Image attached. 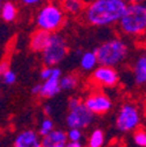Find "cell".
Segmentation results:
<instances>
[{
    "label": "cell",
    "instance_id": "obj_13",
    "mask_svg": "<svg viewBox=\"0 0 146 147\" xmlns=\"http://www.w3.org/2000/svg\"><path fill=\"white\" fill-rule=\"evenodd\" d=\"M50 36H51L50 32L39 28L36 32L33 33L32 38H30V41H29L30 49L35 53H42L50 40Z\"/></svg>",
    "mask_w": 146,
    "mask_h": 147
},
{
    "label": "cell",
    "instance_id": "obj_27",
    "mask_svg": "<svg viewBox=\"0 0 146 147\" xmlns=\"http://www.w3.org/2000/svg\"><path fill=\"white\" fill-rule=\"evenodd\" d=\"M66 147H82V145L80 144V141H68Z\"/></svg>",
    "mask_w": 146,
    "mask_h": 147
},
{
    "label": "cell",
    "instance_id": "obj_18",
    "mask_svg": "<svg viewBox=\"0 0 146 147\" xmlns=\"http://www.w3.org/2000/svg\"><path fill=\"white\" fill-rule=\"evenodd\" d=\"M77 83H78V80H77V77L75 75H67V76L61 77V80H60V84H61L62 90H72V89H75Z\"/></svg>",
    "mask_w": 146,
    "mask_h": 147
},
{
    "label": "cell",
    "instance_id": "obj_24",
    "mask_svg": "<svg viewBox=\"0 0 146 147\" xmlns=\"http://www.w3.org/2000/svg\"><path fill=\"white\" fill-rule=\"evenodd\" d=\"M53 70H54V67H49V65H46L42 70H41V74H40V76L43 81H47L48 78H50L51 76V74H53Z\"/></svg>",
    "mask_w": 146,
    "mask_h": 147
},
{
    "label": "cell",
    "instance_id": "obj_19",
    "mask_svg": "<svg viewBox=\"0 0 146 147\" xmlns=\"http://www.w3.org/2000/svg\"><path fill=\"white\" fill-rule=\"evenodd\" d=\"M104 142V134L101 130H95L90 136L89 139V146H93V147H102Z\"/></svg>",
    "mask_w": 146,
    "mask_h": 147
},
{
    "label": "cell",
    "instance_id": "obj_12",
    "mask_svg": "<svg viewBox=\"0 0 146 147\" xmlns=\"http://www.w3.org/2000/svg\"><path fill=\"white\" fill-rule=\"evenodd\" d=\"M39 133L32 130L24 131L18 134L14 140V147H42Z\"/></svg>",
    "mask_w": 146,
    "mask_h": 147
},
{
    "label": "cell",
    "instance_id": "obj_10",
    "mask_svg": "<svg viewBox=\"0 0 146 147\" xmlns=\"http://www.w3.org/2000/svg\"><path fill=\"white\" fill-rule=\"evenodd\" d=\"M60 80H61V70L59 68L54 67L50 78L45 81V83L42 84L41 92L39 96H41L43 98H51L54 96H56L62 90L61 84H60Z\"/></svg>",
    "mask_w": 146,
    "mask_h": 147
},
{
    "label": "cell",
    "instance_id": "obj_17",
    "mask_svg": "<svg viewBox=\"0 0 146 147\" xmlns=\"http://www.w3.org/2000/svg\"><path fill=\"white\" fill-rule=\"evenodd\" d=\"M62 7L64 12L70 14H78L84 11V5L82 0H63Z\"/></svg>",
    "mask_w": 146,
    "mask_h": 147
},
{
    "label": "cell",
    "instance_id": "obj_6",
    "mask_svg": "<svg viewBox=\"0 0 146 147\" xmlns=\"http://www.w3.org/2000/svg\"><path fill=\"white\" fill-rule=\"evenodd\" d=\"M67 53H68V45L66 39L57 33H51L48 45L41 53L42 61L45 65L55 67L63 61Z\"/></svg>",
    "mask_w": 146,
    "mask_h": 147
},
{
    "label": "cell",
    "instance_id": "obj_16",
    "mask_svg": "<svg viewBox=\"0 0 146 147\" xmlns=\"http://www.w3.org/2000/svg\"><path fill=\"white\" fill-rule=\"evenodd\" d=\"M81 67L83 70H93L95 69L96 64L98 63V59H97V54L95 50L93 51H85L81 55Z\"/></svg>",
    "mask_w": 146,
    "mask_h": 147
},
{
    "label": "cell",
    "instance_id": "obj_8",
    "mask_svg": "<svg viewBox=\"0 0 146 147\" xmlns=\"http://www.w3.org/2000/svg\"><path fill=\"white\" fill-rule=\"evenodd\" d=\"M93 78L95 82H97L101 85L114 86L118 82V74L114 69V67L99 64V67L94 69Z\"/></svg>",
    "mask_w": 146,
    "mask_h": 147
},
{
    "label": "cell",
    "instance_id": "obj_23",
    "mask_svg": "<svg viewBox=\"0 0 146 147\" xmlns=\"http://www.w3.org/2000/svg\"><path fill=\"white\" fill-rule=\"evenodd\" d=\"M81 137H82V133L80 128H70L68 132V139L70 141H80Z\"/></svg>",
    "mask_w": 146,
    "mask_h": 147
},
{
    "label": "cell",
    "instance_id": "obj_29",
    "mask_svg": "<svg viewBox=\"0 0 146 147\" xmlns=\"http://www.w3.org/2000/svg\"><path fill=\"white\" fill-rule=\"evenodd\" d=\"M43 112H45V115H46L47 117L50 116L51 110H50V106H49V105H45V107H43Z\"/></svg>",
    "mask_w": 146,
    "mask_h": 147
},
{
    "label": "cell",
    "instance_id": "obj_7",
    "mask_svg": "<svg viewBox=\"0 0 146 147\" xmlns=\"http://www.w3.org/2000/svg\"><path fill=\"white\" fill-rule=\"evenodd\" d=\"M140 116L136 106L132 104H125L120 107L117 119L116 127L120 132H130L139 125Z\"/></svg>",
    "mask_w": 146,
    "mask_h": 147
},
{
    "label": "cell",
    "instance_id": "obj_4",
    "mask_svg": "<svg viewBox=\"0 0 146 147\" xmlns=\"http://www.w3.org/2000/svg\"><path fill=\"white\" fill-rule=\"evenodd\" d=\"M64 19V9H62L56 4H47L36 14L35 22L38 28L55 33L62 27Z\"/></svg>",
    "mask_w": 146,
    "mask_h": 147
},
{
    "label": "cell",
    "instance_id": "obj_25",
    "mask_svg": "<svg viewBox=\"0 0 146 147\" xmlns=\"http://www.w3.org/2000/svg\"><path fill=\"white\" fill-rule=\"evenodd\" d=\"M41 88H42V84H36L32 88V94L33 95H40L41 92Z\"/></svg>",
    "mask_w": 146,
    "mask_h": 147
},
{
    "label": "cell",
    "instance_id": "obj_28",
    "mask_svg": "<svg viewBox=\"0 0 146 147\" xmlns=\"http://www.w3.org/2000/svg\"><path fill=\"white\" fill-rule=\"evenodd\" d=\"M7 70H8V64L6 62H3L1 65H0V71H1V75H3L4 72H6Z\"/></svg>",
    "mask_w": 146,
    "mask_h": 147
},
{
    "label": "cell",
    "instance_id": "obj_20",
    "mask_svg": "<svg viewBox=\"0 0 146 147\" xmlns=\"http://www.w3.org/2000/svg\"><path fill=\"white\" fill-rule=\"evenodd\" d=\"M51 131H54V123L51 119H49L48 117L45 118L40 125V130H39V134L41 137H45L47 134H49Z\"/></svg>",
    "mask_w": 146,
    "mask_h": 147
},
{
    "label": "cell",
    "instance_id": "obj_31",
    "mask_svg": "<svg viewBox=\"0 0 146 147\" xmlns=\"http://www.w3.org/2000/svg\"><path fill=\"white\" fill-rule=\"evenodd\" d=\"M89 147H93V146H89Z\"/></svg>",
    "mask_w": 146,
    "mask_h": 147
},
{
    "label": "cell",
    "instance_id": "obj_26",
    "mask_svg": "<svg viewBox=\"0 0 146 147\" xmlns=\"http://www.w3.org/2000/svg\"><path fill=\"white\" fill-rule=\"evenodd\" d=\"M41 0H21V3L24 5H27V6H33V5H36L39 4Z\"/></svg>",
    "mask_w": 146,
    "mask_h": 147
},
{
    "label": "cell",
    "instance_id": "obj_5",
    "mask_svg": "<svg viewBox=\"0 0 146 147\" xmlns=\"http://www.w3.org/2000/svg\"><path fill=\"white\" fill-rule=\"evenodd\" d=\"M67 126L69 128H85L94 120V113L78 98H70L68 103Z\"/></svg>",
    "mask_w": 146,
    "mask_h": 147
},
{
    "label": "cell",
    "instance_id": "obj_2",
    "mask_svg": "<svg viewBox=\"0 0 146 147\" xmlns=\"http://www.w3.org/2000/svg\"><path fill=\"white\" fill-rule=\"evenodd\" d=\"M118 26L124 34L130 36H138L146 33V4H127Z\"/></svg>",
    "mask_w": 146,
    "mask_h": 147
},
{
    "label": "cell",
    "instance_id": "obj_21",
    "mask_svg": "<svg viewBox=\"0 0 146 147\" xmlns=\"http://www.w3.org/2000/svg\"><path fill=\"white\" fill-rule=\"evenodd\" d=\"M133 140L135 142L140 146V147H146V132L139 130V131H136L135 132V136H133Z\"/></svg>",
    "mask_w": 146,
    "mask_h": 147
},
{
    "label": "cell",
    "instance_id": "obj_11",
    "mask_svg": "<svg viewBox=\"0 0 146 147\" xmlns=\"http://www.w3.org/2000/svg\"><path fill=\"white\" fill-rule=\"evenodd\" d=\"M68 141V133L61 130H54L41 138L42 147H66Z\"/></svg>",
    "mask_w": 146,
    "mask_h": 147
},
{
    "label": "cell",
    "instance_id": "obj_3",
    "mask_svg": "<svg viewBox=\"0 0 146 147\" xmlns=\"http://www.w3.org/2000/svg\"><path fill=\"white\" fill-rule=\"evenodd\" d=\"M98 63L102 65L115 67L119 64L127 55V45L122 39H111L103 42L95 49Z\"/></svg>",
    "mask_w": 146,
    "mask_h": 147
},
{
    "label": "cell",
    "instance_id": "obj_1",
    "mask_svg": "<svg viewBox=\"0 0 146 147\" xmlns=\"http://www.w3.org/2000/svg\"><path fill=\"white\" fill-rule=\"evenodd\" d=\"M126 6L125 0H93L84 7V19L91 26H111L119 22Z\"/></svg>",
    "mask_w": 146,
    "mask_h": 147
},
{
    "label": "cell",
    "instance_id": "obj_22",
    "mask_svg": "<svg viewBox=\"0 0 146 147\" xmlns=\"http://www.w3.org/2000/svg\"><path fill=\"white\" fill-rule=\"evenodd\" d=\"M3 78H4V83L5 84H8V85H12L15 83L16 81V75H15V72H13L12 70H7L6 72L3 74Z\"/></svg>",
    "mask_w": 146,
    "mask_h": 147
},
{
    "label": "cell",
    "instance_id": "obj_30",
    "mask_svg": "<svg viewBox=\"0 0 146 147\" xmlns=\"http://www.w3.org/2000/svg\"><path fill=\"white\" fill-rule=\"evenodd\" d=\"M127 4H131V3H145L146 0H125Z\"/></svg>",
    "mask_w": 146,
    "mask_h": 147
},
{
    "label": "cell",
    "instance_id": "obj_15",
    "mask_svg": "<svg viewBox=\"0 0 146 147\" xmlns=\"http://www.w3.org/2000/svg\"><path fill=\"white\" fill-rule=\"evenodd\" d=\"M18 16V8L16 6L9 1V0H6V1L1 3V19L5 22H13Z\"/></svg>",
    "mask_w": 146,
    "mask_h": 147
},
{
    "label": "cell",
    "instance_id": "obj_14",
    "mask_svg": "<svg viewBox=\"0 0 146 147\" xmlns=\"http://www.w3.org/2000/svg\"><path fill=\"white\" fill-rule=\"evenodd\" d=\"M133 75L137 84L146 83V56H141L136 61L133 68Z\"/></svg>",
    "mask_w": 146,
    "mask_h": 147
},
{
    "label": "cell",
    "instance_id": "obj_9",
    "mask_svg": "<svg viewBox=\"0 0 146 147\" xmlns=\"http://www.w3.org/2000/svg\"><path fill=\"white\" fill-rule=\"evenodd\" d=\"M84 104L94 115H102L111 109V100L103 94H91L89 95Z\"/></svg>",
    "mask_w": 146,
    "mask_h": 147
}]
</instances>
